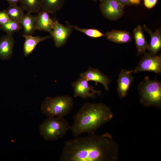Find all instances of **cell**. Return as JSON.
<instances>
[{
    "label": "cell",
    "instance_id": "7",
    "mask_svg": "<svg viewBox=\"0 0 161 161\" xmlns=\"http://www.w3.org/2000/svg\"><path fill=\"white\" fill-rule=\"evenodd\" d=\"M72 85L75 97H80L85 99L95 98L97 95H100L101 93L100 90H95L92 86H90L88 81L81 76L75 81L72 82Z\"/></svg>",
    "mask_w": 161,
    "mask_h": 161
},
{
    "label": "cell",
    "instance_id": "13",
    "mask_svg": "<svg viewBox=\"0 0 161 161\" xmlns=\"http://www.w3.org/2000/svg\"><path fill=\"white\" fill-rule=\"evenodd\" d=\"M35 16L36 30L44 31L50 33L53 29L54 20H52L49 13L42 10Z\"/></svg>",
    "mask_w": 161,
    "mask_h": 161
},
{
    "label": "cell",
    "instance_id": "4",
    "mask_svg": "<svg viewBox=\"0 0 161 161\" xmlns=\"http://www.w3.org/2000/svg\"><path fill=\"white\" fill-rule=\"evenodd\" d=\"M71 126L63 117H48L40 125V135L46 141L58 140L62 137Z\"/></svg>",
    "mask_w": 161,
    "mask_h": 161
},
{
    "label": "cell",
    "instance_id": "17",
    "mask_svg": "<svg viewBox=\"0 0 161 161\" xmlns=\"http://www.w3.org/2000/svg\"><path fill=\"white\" fill-rule=\"evenodd\" d=\"M105 35L108 40L116 43H126L131 40L130 34L126 31L113 30L106 32Z\"/></svg>",
    "mask_w": 161,
    "mask_h": 161
},
{
    "label": "cell",
    "instance_id": "12",
    "mask_svg": "<svg viewBox=\"0 0 161 161\" xmlns=\"http://www.w3.org/2000/svg\"><path fill=\"white\" fill-rule=\"evenodd\" d=\"M15 40L13 35L7 34L0 38V59L8 60L13 54Z\"/></svg>",
    "mask_w": 161,
    "mask_h": 161
},
{
    "label": "cell",
    "instance_id": "10",
    "mask_svg": "<svg viewBox=\"0 0 161 161\" xmlns=\"http://www.w3.org/2000/svg\"><path fill=\"white\" fill-rule=\"evenodd\" d=\"M80 76L88 81H93L96 83H101L106 91L109 89V84L111 82V80L97 69L90 67L86 71L81 73Z\"/></svg>",
    "mask_w": 161,
    "mask_h": 161
},
{
    "label": "cell",
    "instance_id": "28",
    "mask_svg": "<svg viewBox=\"0 0 161 161\" xmlns=\"http://www.w3.org/2000/svg\"><path fill=\"white\" fill-rule=\"evenodd\" d=\"M132 4H139L140 2V0H130Z\"/></svg>",
    "mask_w": 161,
    "mask_h": 161
},
{
    "label": "cell",
    "instance_id": "3",
    "mask_svg": "<svg viewBox=\"0 0 161 161\" xmlns=\"http://www.w3.org/2000/svg\"><path fill=\"white\" fill-rule=\"evenodd\" d=\"M73 107L72 97L66 95L47 97L41 104V109L43 114L47 117H63L71 111Z\"/></svg>",
    "mask_w": 161,
    "mask_h": 161
},
{
    "label": "cell",
    "instance_id": "18",
    "mask_svg": "<svg viewBox=\"0 0 161 161\" xmlns=\"http://www.w3.org/2000/svg\"><path fill=\"white\" fill-rule=\"evenodd\" d=\"M20 23L24 28V35H32L36 30L35 16L31 13L27 12L24 14Z\"/></svg>",
    "mask_w": 161,
    "mask_h": 161
},
{
    "label": "cell",
    "instance_id": "23",
    "mask_svg": "<svg viewBox=\"0 0 161 161\" xmlns=\"http://www.w3.org/2000/svg\"><path fill=\"white\" fill-rule=\"evenodd\" d=\"M73 28L81 32L92 38H98L105 36L99 30L93 28L84 29L80 28L77 25H72Z\"/></svg>",
    "mask_w": 161,
    "mask_h": 161
},
{
    "label": "cell",
    "instance_id": "11",
    "mask_svg": "<svg viewBox=\"0 0 161 161\" xmlns=\"http://www.w3.org/2000/svg\"><path fill=\"white\" fill-rule=\"evenodd\" d=\"M132 72V70L123 69L120 73L118 79L117 90L121 98H123L126 95L130 86L134 80Z\"/></svg>",
    "mask_w": 161,
    "mask_h": 161
},
{
    "label": "cell",
    "instance_id": "8",
    "mask_svg": "<svg viewBox=\"0 0 161 161\" xmlns=\"http://www.w3.org/2000/svg\"><path fill=\"white\" fill-rule=\"evenodd\" d=\"M100 0V10L105 18L115 21L123 16L124 7L115 0Z\"/></svg>",
    "mask_w": 161,
    "mask_h": 161
},
{
    "label": "cell",
    "instance_id": "29",
    "mask_svg": "<svg viewBox=\"0 0 161 161\" xmlns=\"http://www.w3.org/2000/svg\"><path fill=\"white\" fill-rule=\"evenodd\" d=\"M94 0V1H96V0Z\"/></svg>",
    "mask_w": 161,
    "mask_h": 161
},
{
    "label": "cell",
    "instance_id": "6",
    "mask_svg": "<svg viewBox=\"0 0 161 161\" xmlns=\"http://www.w3.org/2000/svg\"><path fill=\"white\" fill-rule=\"evenodd\" d=\"M152 72L160 74L161 72V57L151 53H145L138 65L133 70L137 73L142 72Z\"/></svg>",
    "mask_w": 161,
    "mask_h": 161
},
{
    "label": "cell",
    "instance_id": "15",
    "mask_svg": "<svg viewBox=\"0 0 161 161\" xmlns=\"http://www.w3.org/2000/svg\"><path fill=\"white\" fill-rule=\"evenodd\" d=\"M133 33L138 55L145 54V51L148 49L149 44L145 40L142 27L139 25L135 28Z\"/></svg>",
    "mask_w": 161,
    "mask_h": 161
},
{
    "label": "cell",
    "instance_id": "5",
    "mask_svg": "<svg viewBox=\"0 0 161 161\" xmlns=\"http://www.w3.org/2000/svg\"><path fill=\"white\" fill-rule=\"evenodd\" d=\"M140 101L145 106L160 109L161 105V83L157 79L151 80L145 77L139 86Z\"/></svg>",
    "mask_w": 161,
    "mask_h": 161
},
{
    "label": "cell",
    "instance_id": "16",
    "mask_svg": "<svg viewBox=\"0 0 161 161\" xmlns=\"http://www.w3.org/2000/svg\"><path fill=\"white\" fill-rule=\"evenodd\" d=\"M143 28L149 34L151 37L150 44L147 49L150 53L155 55L160 49L161 47V35L160 30L152 32L144 25Z\"/></svg>",
    "mask_w": 161,
    "mask_h": 161
},
{
    "label": "cell",
    "instance_id": "26",
    "mask_svg": "<svg viewBox=\"0 0 161 161\" xmlns=\"http://www.w3.org/2000/svg\"><path fill=\"white\" fill-rule=\"evenodd\" d=\"M124 7L132 4L130 0H115Z\"/></svg>",
    "mask_w": 161,
    "mask_h": 161
},
{
    "label": "cell",
    "instance_id": "20",
    "mask_svg": "<svg viewBox=\"0 0 161 161\" xmlns=\"http://www.w3.org/2000/svg\"><path fill=\"white\" fill-rule=\"evenodd\" d=\"M20 6L27 13H38L42 10L41 0H22Z\"/></svg>",
    "mask_w": 161,
    "mask_h": 161
},
{
    "label": "cell",
    "instance_id": "24",
    "mask_svg": "<svg viewBox=\"0 0 161 161\" xmlns=\"http://www.w3.org/2000/svg\"><path fill=\"white\" fill-rule=\"evenodd\" d=\"M10 20L6 10L0 11V25L4 24Z\"/></svg>",
    "mask_w": 161,
    "mask_h": 161
},
{
    "label": "cell",
    "instance_id": "1",
    "mask_svg": "<svg viewBox=\"0 0 161 161\" xmlns=\"http://www.w3.org/2000/svg\"><path fill=\"white\" fill-rule=\"evenodd\" d=\"M119 147L112 135L94 133L64 142L60 161H117Z\"/></svg>",
    "mask_w": 161,
    "mask_h": 161
},
{
    "label": "cell",
    "instance_id": "2",
    "mask_svg": "<svg viewBox=\"0 0 161 161\" xmlns=\"http://www.w3.org/2000/svg\"><path fill=\"white\" fill-rule=\"evenodd\" d=\"M113 117V112L106 105L86 102L73 117L74 122L71 128L72 134L77 136L85 133L93 134Z\"/></svg>",
    "mask_w": 161,
    "mask_h": 161
},
{
    "label": "cell",
    "instance_id": "22",
    "mask_svg": "<svg viewBox=\"0 0 161 161\" xmlns=\"http://www.w3.org/2000/svg\"><path fill=\"white\" fill-rule=\"evenodd\" d=\"M22 28L21 24L18 22L10 20L6 23L0 25L1 30L7 34L13 35L16 32L21 30Z\"/></svg>",
    "mask_w": 161,
    "mask_h": 161
},
{
    "label": "cell",
    "instance_id": "25",
    "mask_svg": "<svg viewBox=\"0 0 161 161\" xmlns=\"http://www.w3.org/2000/svg\"><path fill=\"white\" fill-rule=\"evenodd\" d=\"M157 0H144L145 6L147 8H151L154 6Z\"/></svg>",
    "mask_w": 161,
    "mask_h": 161
},
{
    "label": "cell",
    "instance_id": "19",
    "mask_svg": "<svg viewBox=\"0 0 161 161\" xmlns=\"http://www.w3.org/2000/svg\"><path fill=\"white\" fill-rule=\"evenodd\" d=\"M65 2V0H41L42 10L55 13L62 9Z\"/></svg>",
    "mask_w": 161,
    "mask_h": 161
},
{
    "label": "cell",
    "instance_id": "27",
    "mask_svg": "<svg viewBox=\"0 0 161 161\" xmlns=\"http://www.w3.org/2000/svg\"><path fill=\"white\" fill-rule=\"evenodd\" d=\"M7 1L10 4H17L18 2H21L22 0H4Z\"/></svg>",
    "mask_w": 161,
    "mask_h": 161
},
{
    "label": "cell",
    "instance_id": "21",
    "mask_svg": "<svg viewBox=\"0 0 161 161\" xmlns=\"http://www.w3.org/2000/svg\"><path fill=\"white\" fill-rule=\"evenodd\" d=\"M6 10L11 20L19 23L24 15V10L17 4H10Z\"/></svg>",
    "mask_w": 161,
    "mask_h": 161
},
{
    "label": "cell",
    "instance_id": "14",
    "mask_svg": "<svg viewBox=\"0 0 161 161\" xmlns=\"http://www.w3.org/2000/svg\"><path fill=\"white\" fill-rule=\"evenodd\" d=\"M22 36L25 38L23 46V52L24 55L26 57L28 56L32 52L38 44L51 37V35L41 37L23 34Z\"/></svg>",
    "mask_w": 161,
    "mask_h": 161
},
{
    "label": "cell",
    "instance_id": "9",
    "mask_svg": "<svg viewBox=\"0 0 161 161\" xmlns=\"http://www.w3.org/2000/svg\"><path fill=\"white\" fill-rule=\"evenodd\" d=\"M67 23L68 25L65 26L59 23L58 20H54L50 34L57 47L60 48L64 45L72 32L73 28L72 25Z\"/></svg>",
    "mask_w": 161,
    "mask_h": 161
}]
</instances>
